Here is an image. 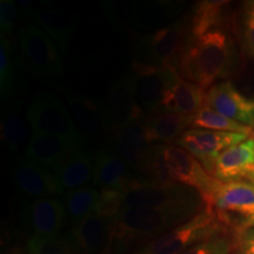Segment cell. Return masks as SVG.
<instances>
[{
    "label": "cell",
    "mask_w": 254,
    "mask_h": 254,
    "mask_svg": "<svg viewBox=\"0 0 254 254\" xmlns=\"http://www.w3.org/2000/svg\"><path fill=\"white\" fill-rule=\"evenodd\" d=\"M226 234V224L206 207L195 217L129 254H178L196 244Z\"/></svg>",
    "instance_id": "obj_5"
},
{
    "label": "cell",
    "mask_w": 254,
    "mask_h": 254,
    "mask_svg": "<svg viewBox=\"0 0 254 254\" xmlns=\"http://www.w3.org/2000/svg\"><path fill=\"white\" fill-rule=\"evenodd\" d=\"M0 133L2 145L7 151L14 153L23 146L26 140L27 129L18 110L7 109L4 111L0 123Z\"/></svg>",
    "instance_id": "obj_30"
},
{
    "label": "cell",
    "mask_w": 254,
    "mask_h": 254,
    "mask_svg": "<svg viewBox=\"0 0 254 254\" xmlns=\"http://www.w3.org/2000/svg\"><path fill=\"white\" fill-rule=\"evenodd\" d=\"M86 144L85 136L72 139L34 133L25 148V158L46 170L56 171L69 158L84 150Z\"/></svg>",
    "instance_id": "obj_12"
},
{
    "label": "cell",
    "mask_w": 254,
    "mask_h": 254,
    "mask_svg": "<svg viewBox=\"0 0 254 254\" xmlns=\"http://www.w3.org/2000/svg\"><path fill=\"white\" fill-rule=\"evenodd\" d=\"M7 254H30V253H28L27 251H25V250H21V249H14V250H12L11 252L7 253Z\"/></svg>",
    "instance_id": "obj_38"
},
{
    "label": "cell",
    "mask_w": 254,
    "mask_h": 254,
    "mask_svg": "<svg viewBox=\"0 0 254 254\" xmlns=\"http://www.w3.org/2000/svg\"><path fill=\"white\" fill-rule=\"evenodd\" d=\"M247 138L249 136L240 133L189 128L174 144L198 159L208 172L213 161L222 152Z\"/></svg>",
    "instance_id": "obj_11"
},
{
    "label": "cell",
    "mask_w": 254,
    "mask_h": 254,
    "mask_svg": "<svg viewBox=\"0 0 254 254\" xmlns=\"http://www.w3.org/2000/svg\"><path fill=\"white\" fill-rule=\"evenodd\" d=\"M227 1H201L196 6L190 23L192 38H199L207 32L219 28L224 7Z\"/></svg>",
    "instance_id": "obj_29"
},
{
    "label": "cell",
    "mask_w": 254,
    "mask_h": 254,
    "mask_svg": "<svg viewBox=\"0 0 254 254\" xmlns=\"http://www.w3.org/2000/svg\"><path fill=\"white\" fill-rule=\"evenodd\" d=\"M27 252L30 254H80L68 236L34 237L27 240Z\"/></svg>",
    "instance_id": "obj_31"
},
{
    "label": "cell",
    "mask_w": 254,
    "mask_h": 254,
    "mask_svg": "<svg viewBox=\"0 0 254 254\" xmlns=\"http://www.w3.org/2000/svg\"><path fill=\"white\" fill-rule=\"evenodd\" d=\"M195 215L182 212L123 207L118 217L111 221L109 252L134 251L145 244L164 236Z\"/></svg>",
    "instance_id": "obj_2"
},
{
    "label": "cell",
    "mask_w": 254,
    "mask_h": 254,
    "mask_svg": "<svg viewBox=\"0 0 254 254\" xmlns=\"http://www.w3.org/2000/svg\"><path fill=\"white\" fill-rule=\"evenodd\" d=\"M68 237L80 254H106L111 237V221L92 213L73 225Z\"/></svg>",
    "instance_id": "obj_19"
},
{
    "label": "cell",
    "mask_w": 254,
    "mask_h": 254,
    "mask_svg": "<svg viewBox=\"0 0 254 254\" xmlns=\"http://www.w3.org/2000/svg\"><path fill=\"white\" fill-rule=\"evenodd\" d=\"M95 157L87 152H79L65 161L55 171L60 185L65 190H75L85 187L93 180Z\"/></svg>",
    "instance_id": "obj_24"
},
{
    "label": "cell",
    "mask_w": 254,
    "mask_h": 254,
    "mask_svg": "<svg viewBox=\"0 0 254 254\" xmlns=\"http://www.w3.org/2000/svg\"><path fill=\"white\" fill-rule=\"evenodd\" d=\"M253 138H254V136H253Z\"/></svg>",
    "instance_id": "obj_40"
},
{
    "label": "cell",
    "mask_w": 254,
    "mask_h": 254,
    "mask_svg": "<svg viewBox=\"0 0 254 254\" xmlns=\"http://www.w3.org/2000/svg\"><path fill=\"white\" fill-rule=\"evenodd\" d=\"M131 75L134 79L136 98L145 112L158 113L164 95L180 77L173 66H152L133 62Z\"/></svg>",
    "instance_id": "obj_10"
},
{
    "label": "cell",
    "mask_w": 254,
    "mask_h": 254,
    "mask_svg": "<svg viewBox=\"0 0 254 254\" xmlns=\"http://www.w3.org/2000/svg\"><path fill=\"white\" fill-rule=\"evenodd\" d=\"M206 91L194 82L179 77L164 95L158 113L192 116L205 105Z\"/></svg>",
    "instance_id": "obj_21"
},
{
    "label": "cell",
    "mask_w": 254,
    "mask_h": 254,
    "mask_svg": "<svg viewBox=\"0 0 254 254\" xmlns=\"http://www.w3.org/2000/svg\"><path fill=\"white\" fill-rule=\"evenodd\" d=\"M254 170V138L232 146L215 159L208 173L220 182L247 180Z\"/></svg>",
    "instance_id": "obj_17"
},
{
    "label": "cell",
    "mask_w": 254,
    "mask_h": 254,
    "mask_svg": "<svg viewBox=\"0 0 254 254\" xmlns=\"http://www.w3.org/2000/svg\"><path fill=\"white\" fill-rule=\"evenodd\" d=\"M144 120L142 118L114 133L112 138V150L127 165L142 172H145L153 147L147 140Z\"/></svg>",
    "instance_id": "obj_18"
},
{
    "label": "cell",
    "mask_w": 254,
    "mask_h": 254,
    "mask_svg": "<svg viewBox=\"0 0 254 254\" xmlns=\"http://www.w3.org/2000/svg\"><path fill=\"white\" fill-rule=\"evenodd\" d=\"M155 150L148 164L147 174L157 183H178L195 190L201 195L205 205L211 202L220 180L211 176L201 163L174 145L155 144Z\"/></svg>",
    "instance_id": "obj_3"
},
{
    "label": "cell",
    "mask_w": 254,
    "mask_h": 254,
    "mask_svg": "<svg viewBox=\"0 0 254 254\" xmlns=\"http://www.w3.org/2000/svg\"><path fill=\"white\" fill-rule=\"evenodd\" d=\"M206 207L217 213L226 225L231 221L230 214L243 215L245 221L254 217V184L247 180L221 182Z\"/></svg>",
    "instance_id": "obj_13"
},
{
    "label": "cell",
    "mask_w": 254,
    "mask_h": 254,
    "mask_svg": "<svg viewBox=\"0 0 254 254\" xmlns=\"http://www.w3.org/2000/svg\"><path fill=\"white\" fill-rule=\"evenodd\" d=\"M100 106L105 129L113 132V134L146 117L136 98L134 79L131 73L111 85Z\"/></svg>",
    "instance_id": "obj_7"
},
{
    "label": "cell",
    "mask_w": 254,
    "mask_h": 254,
    "mask_svg": "<svg viewBox=\"0 0 254 254\" xmlns=\"http://www.w3.org/2000/svg\"><path fill=\"white\" fill-rule=\"evenodd\" d=\"M205 105L234 122L254 128V97L238 90L231 81H222L208 88Z\"/></svg>",
    "instance_id": "obj_14"
},
{
    "label": "cell",
    "mask_w": 254,
    "mask_h": 254,
    "mask_svg": "<svg viewBox=\"0 0 254 254\" xmlns=\"http://www.w3.org/2000/svg\"><path fill=\"white\" fill-rule=\"evenodd\" d=\"M190 128L240 133V134H245L247 136H251V138L254 136L252 127L234 122V120L222 116V114L211 109V107L206 106V105H204L198 112L192 114V117H190Z\"/></svg>",
    "instance_id": "obj_26"
},
{
    "label": "cell",
    "mask_w": 254,
    "mask_h": 254,
    "mask_svg": "<svg viewBox=\"0 0 254 254\" xmlns=\"http://www.w3.org/2000/svg\"><path fill=\"white\" fill-rule=\"evenodd\" d=\"M13 180L20 192L34 198H50L64 193V189L55 173L25 157L19 159L15 164Z\"/></svg>",
    "instance_id": "obj_15"
},
{
    "label": "cell",
    "mask_w": 254,
    "mask_h": 254,
    "mask_svg": "<svg viewBox=\"0 0 254 254\" xmlns=\"http://www.w3.org/2000/svg\"><path fill=\"white\" fill-rule=\"evenodd\" d=\"M233 252V238L227 234L212 238L204 243L196 244L178 254H232Z\"/></svg>",
    "instance_id": "obj_33"
},
{
    "label": "cell",
    "mask_w": 254,
    "mask_h": 254,
    "mask_svg": "<svg viewBox=\"0 0 254 254\" xmlns=\"http://www.w3.org/2000/svg\"><path fill=\"white\" fill-rule=\"evenodd\" d=\"M26 118L36 134L72 139L84 136L75 127L67 109L51 92H40L32 100L26 111Z\"/></svg>",
    "instance_id": "obj_8"
},
{
    "label": "cell",
    "mask_w": 254,
    "mask_h": 254,
    "mask_svg": "<svg viewBox=\"0 0 254 254\" xmlns=\"http://www.w3.org/2000/svg\"><path fill=\"white\" fill-rule=\"evenodd\" d=\"M19 44L24 60L34 77L43 81H53L63 73L58 46L37 25H25L19 30Z\"/></svg>",
    "instance_id": "obj_6"
},
{
    "label": "cell",
    "mask_w": 254,
    "mask_h": 254,
    "mask_svg": "<svg viewBox=\"0 0 254 254\" xmlns=\"http://www.w3.org/2000/svg\"><path fill=\"white\" fill-rule=\"evenodd\" d=\"M190 117L177 113H153L145 117V131L151 145L176 142L190 127Z\"/></svg>",
    "instance_id": "obj_23"
},
{
    "label": "cell",
    "mask_w": 254,
    "mask_h": 254,
    "mask_svg": "<svg viewBox=\"0 0 254 254\" xmlns=\"http://www.w3.org/2000/svg\"><path fill=\"white\" fill-rule=\"evenodd\" d=\"M66 99L79 126L88 135H97L106 132L100 104H95L88 98L75 93H67Z\"/></svg>",
    "instance_id": "obj_25"
},
{
    "label": "cell",
    "mask_w": 254,
    "mask_h": 254,
    "mask_svg": "<svg viewBox=\"0 0 254 254\" xmlns=\"http://www.w3.org/2000/svg\"><path fill=\"white\" fill-rule=\"evenodd\" d=\"M241 32L245 46L254 58V1H247L241 15Z\"/></svg>",
    "instance_id": "obj_34"
},
{
    "label": "cell",
    "mask_w": 254,
    "mask_h": 254,
    "mask_svg": "<svg viewBox=\"0 0 254 254\" xmlns=\"http://www.w3.org/2000/svg\"><path fill=\"white\" fill-rule=\"evenodd\" d=\"M232 238V254H254V227H238Z\"/></svg>",
    "instance_id": "obj_35"
},
{
    "label": "cell",
    "mask_w": 254,
    "mask_h": 254,
    "mask_svg": "<svg viewBox=\"0 0 254 254\" xmlns=\"http://www.w3.org/2000/svg\"><path fill=\"white\" fill-rule=\"evenodd\" d=\"M185 41V21H177L176 24L142 37L136 43V59L134 62L160 67H176L178 56Z\"/></svg>",
    "instance_id": "obj_9"
},
{
    "label": "cell",
    "mask_w": 254,
    "mask_h": 254,
    "mask_svg": "<svg viewBox=\"0 0 254 254\" xmlns=\"http://www.w3.org/2000/svg\"><path fill=\"white\" fill-rule=\"evenodd\" d=\"M18 69L13 47L8 38L0 36V94L1 99L8 101L17 91Z\"/></svg>",
    "instance_id": "obj_28"
},
{
    "label": "cell",
    "mask_w": 254,
    "mask_h": 254,
    "mask_svg": "<svg viewBox=\"0 0 254 254\" xmlns=\"http://www.w3.org/2000/svg\"><path fill=\"white\" fill-rule=\"evenodd\" d=\"M28 14L34 20V25L45 32L63 53L67 52L73 32L77 27V19L72 14L55 11V9L45 11V9H34L33 7L28 12Z\"/></svg>",
    "instance_id": "obj_22"
},
{
    "label": "cell",
    "mask_w": 254,
    "mask_h": 254,
    "mask_svg": "<svg viewBox=\"0 0 254 254\" xmlns=\"http://www.w3.org/2000/svg\"><path fill=\"white\" fill-rule=\"evenodd\" d=\"M125 204V193L117 190H101L93 213L112 221L118 217Z\"/></svg>",
    "instance_id": "obj_32"
},
{
    "label": "cell",
    "mask_w": 254,
    "mask_h": 254,
    "mask_svg": "<svg viewBox=\"0 0 254 254\" xmlns=\"http://www.w3.org/2000/svg\"><path fill=\"white\" fill-rule=\"evenodd\" d=\"M99 194V190L90 186L68 190L65 195L64 205L67 218L73 222V225L78 224L82 219L93 213Z\"/></svg>",
    "instance_id": "obj_27"
},
{
    "label": "cell",
    "mask_w": 254,
    "mask_h": 254,
    "mask_svg": "<svg viewBox=\"0 0 254 254\" xmlns=\"http://www.w3.org/2000/svg\"><path fill=\"white\" fill-rule=\"evenodd\" d=\"M135 179L128 176L127 164L112 148H103L95 154L93 185L101 190L127 192Z\"/></svg>",
    "instance_id": "obj_20"
},
{
    "label": "cell",
    "mask_w": 254,
    "mask_h": 254,
    "mask_svg": "<svg viewBox=\"0 0 254 254\" xmlns=\"http://www.w3.org/2000/svg\"><path fill=\"white\" fill-rule=\"evenodd\" d=\"M239 227H254V217L247 219V220L244 221Z\"/></svg>",
    "instance_id": "obj_37"
},
{
    "label": "cell",
    "mask_w": 254,
    "mask_h": 254,
    "mask_svg": "<svg viewBox=\"0 0 254 254\" xmlns=\"http://www.w3.org/2000/svg\"><path fill=\"white\" fill-rule=\"evenodd\" d=\"M24 221L34 237L58 236L67 214L64 202L44 198L28 202L23 209Z\"/></svg>",
    "instance_id": "obj_16"
},
{
    "label": "cell",
    "mask_w": 254,
    "mask_h": 254,
    "mask_svg": "<svg viewBox=\"0 0 254 254\" xmlns=\"http://www.w3.org/2000/svg\"><path fill=\"white\" fill-rule=\"evenodd\" d=\"M234 56L233 41L226 32L215 28L199 38H187L176 68L185 80L208 90L231 74Z\"/></svg>",
    "instance_id": "obj_1"
},
{
    "label": "cell",
    "mask_w": 254,
    "mask_h": 254,
    "mask_svg": "<svg viewBox=\"0 0 254 254\" xmlns=\"http://www.w3.org/2000/svg\"><path fill=\"white\" fill-rule=\"evenodd\" d=\"M18 19V8L12 0H1L0 1V30L1 34H11Z\"/></svg>",
    "instance_id": "obj_36"
},
{
    "label": "cell",
    "mask_w": 254,
    "mask_h": 254,
    "mask_svg": "<svg viewBox=\"0 0 254 254\" xmlns=\"http://www.w3.org/2000/svg\"><path fill=\"white\" fill-rule=\"evenodd\" d=\"M124 207L196 215L206 208V205L195 190L183 184L135 179L131 189L125 192Z\"/></svg>",
    "instance_id": "obj_4"
},
{
    "label": "cell",
    "mask_w": 254,
    "mask_h": 254,
    "mask_svg": "<svg viewBox=\"0 0 254 254\" xmlns=\"http://www.w3.org/2000/svg\"><path fill=\"white\" fill-rule=\"evenodd\" d=\"M247 182H251V183L254 184V170L252 171V173L250 174L249 178H247Z\"/></svg>",
    "instance_id": "obj_39"
}]
</instances>
